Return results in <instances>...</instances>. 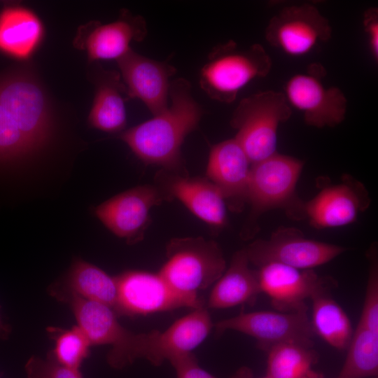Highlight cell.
<instances>
[{
    "mask_svg": "<svg viewBox=\"0 0 378 378\" xmlns=\"http://www.w3.org/2000/svg\"><path fill=\"white\" fill-rule=\"evenodd\" d=\"M51 116L41 85L20 69L0 74V164L15 162L48 141Z\"/></svg>",
    "mask_w": 378,
    "mask_h": 378,
    "instance_id": "obj_1",
    "label": "cell"
},
{
    "mask_svg": "<svg viewBox=\"0 0 378 378\" xmlns=\"http://www.w3.org/2000/svg\"><path fill=\"white\" fill-rule=\"evenodd\" d=\"M168 107L153 118L125 130L118 138L146 164L187 174L181 157L186 137L198 126L204 111L192 94L188 80H172Z\"/></svg>",
    "mask_w": 378,
    "mask_h": 378,
    "instance_id": "obj_2",
    "label": "cell"
},
{
    "mask_svg": "<svg viewBox=\"0 0 378 378\" xmlns=\"http://www.w3.org/2000/svg\"><path fill=\"white\" fill-rule=\"evenodd\" d=\"M303 166L301 160L277 152L251 164L246 200L251 212L244 237H253L258 218L272 209H282L292 218H304V202L295 192Z\"/></svg>",
    "mask_w": 378,
    "mask_h": 378,
    "instance_id": "obj_3",
    "label": "cell"
},
{
    "mask_svg": "<svg viewBox=\"0 0 378 378\" xmlns=\"http://www.w3.org/2000/svg\"><path fill=\"white\" fill-rule=\"evenodd\" d=\"M272 62L258 43L239 47L234 41L215 46L200 73V85L211 99L233 102L239 92L254 79L266 76Z\"/></svg>",
    "mask_w": 378,
    "mask_h": 378,
    "instance_id": "obj_4",
    "label": "cell"
},
{
    "mask_svg": "<svg viewBox=\"0 0 378 378\" xmlns=\"http://www.w3.org/2000/svg\"><path fill=\"white\" fill-rule=\"evenodd\" d=\"M159 274L180 295L203 304L198 292L221 276L226 262L219 245L202 237L172 239Z\"/></svg>",
    "mask_w": 378,
    "mask_h": 378,
    "instance_id": "obj_5",
    "label": "cell"
},
{
    "mask_svg": "<svg viewBox=\"0 0 378 378\" xmlns=\"http://www.w3.org/2000/svg\"><path fill=\"white\" fill-rule=\"evenodd\" d=\"M292 113L284 93L265 90L242 99L235 108L230 125L251 164L276 153L277 131Z\"/></svg>",
    "mask_w": 378,
    "mask_h": 378,
    "instance_id": "obj_6",
    "label": "cell"
},
{
    "mask_svg": "<svg viewBox=\"0 0 378 378\" xmlns=\"http://www.w3.org/2000/svg\"><path fill=\"white\" fill-rule=\"evenodd\" d=\"M69 303L77 322L91 345H110L106 360L115 369H122L142 358L145 332L135 333L122 326L109 307L74 294L59 298Z\"/></svg>",
    "mask_w": 378,
    "mask_h": 378,
    "instance_id": "obj_7",
    "label": "cell"
},
{
    "mask_svg": "<svg viewBox=\"0 0 378 378\" xmlns=\"http://www.w3.org/2000/svg\"><path fill=\"white\" fill-rule=\"evenodd\" d=\"M326 74L321 64H311L306 72L292 76L282 92L291 108L302 113L307 125L316 128L337 126L347 111L346 97L337 87L324 84Z\"/></svg>",
    "mask_w": 378,
    "mask_h": 378,
    "instance_id": "obj_8",
    "label": "cell"
},
{
    "mask_svg": "<svg viewBox=\"0 0 378 378\" xmlns=\"http://www.w3.org/2000/svg\"><path fill=\"white\" fill-rule=\"evenodd\" d=\"M244 249L249 262L258 267L279 263L300 270H314L346 251L340 245L307 239L293 227H279L268 239H258Z\"/></svg>",
    "mask_w": 378,
    "mask_h": 378,
    "instance_id": "obj_9",
    "label": "cell"
},
{
    "mask_svg": "<svg viewBox=\"0 0 378 378\" xmlns=\"http://www.w3.org/2000/svg\"><path fill=\"white\" fill-rule=\"evenodd\" d=\"M307 312L308 309L241 313L220 320L214 326L218 333L234 330L255 338L258 347L265 352L281 343H294L312 348L315 334Z\"/></svg>",
    "mask_w": 378,
    "mask_h": 378,
    "instance_id": "obj_10",
    "label": "cell"
},
{
    "mask_svg": "<svg viewBox=\"0 0 378 378\" xmlns=\"http://www.w3.org/2000/svg\"><path fill=\"white\" fill-rule=\"evenodd\" d=\"M331 35L329 20L310 4L283 8L270 18L265 29L267 43L290 57L309 54Z\"/></svg>",
    "mask_w": 378,
    "mask_h": 378,
    "instance_id": "obj_11",
    "label": "cell"
},
{
    "mask_svg": "<svg viewBox=\"0 0 378 378\" xmlns=\"http://www.w3.org/2000/svg\"><path fill=\"white\" fill-rule=\"evenodd\" d=\"M115 277L118 298L114 312L117 316H145L203 306L175 291L159 272L127 270Z\"/></svg>",
    "mask_w": 378,
    "mask_h": 378,
    "instance_id": "obj_12",
    "label": "cell"
},
{
    "mask_svg": "<svg viewBox=\"0 0 378 378\" xmlns=\"http://www.w3.org/2000/svg\"><path fill=\"white\" fill-rule=\"evenodd\" d=\"M169 200L155 185H142L112 197L94 207V213L115 235L134 244L144 239L151 209Z\"/></svg>",
    "mask_w": 378,
    "mask_h": 378,
    "instance_id": "obj_13",
    "label": "cell"
},
{
    "mask_svg": "<svg viewBox=\"0 0 378 378\" xmlns=\"http://www.w3.org/2000/svg\"><path fill=\"white\" fill-rule=\"evenodd\" d=\"M261 293L279 312L308 309L305 303L316 293L330 289L335 283L314 270H300L279 263H268L257 270Z\"/></svg>",
    "mask_w": 378,
    "mask_h": 378,
    "instance_id": "obj_14",
    "label": "cell"
},
{
    "mask_svg": "<svg viewBox=\"0 0 378 378\" xmlns=\"http://www.w3.org/2000/svg\"><path fill=\"white\" fill-rule=\"evenodd\" d=\"M370 204L369 192L355 178L345 174L304 204V218L317 229L338 227L355 222Z\"/></svg>",
    "mask_w": 378,
    "mask_h": 378,
    "instance_id": "obj_15",
    "label": "cell"
},
{
    "mask_svg": "<svg viewBox=\"0 0 378 378\" xmlns=\"http://www.w3.org/2000/svg\"><path fill=\"white\" fill-rule=\"evenodd\" d=\"M117 63L128 98L141 100L153 115L168 107L170 78L176 72L174 66L143 56L132 48Z\"/></svg>",
    "mask_w": 378,
    "mask_h": 378,
    "instance_id": "obj_16",
    "label": "cell"
},
{
    "mask_svg": "<svg viewBox=\"0 0 378 378\" xmlns=\"http://www.w3.org/2000/svg\"><path fill=\"white\" fill-rule=\"evenodd\" d=\"M158 186L170 200H179L196 217L216 230L227 224L226 201L207 178L190 177L164 169L155 177Z\"/></svg>",
    "mask_w": 378,
    "mask_h": 378,
    "instance_id": "obj_17",
    "label": "cell"
},
{
    "mask_svg": "<svg viewBox=\"0 0 378 378\" xmlns=\"http://www.w3.org/2000/svg\"><path fill=\"white\" fill-rule=\"evenodd\" d=\"M146 34L144 18L122 9L114 22L102 24L92 21L83 27L74 43L76 47L86 50L89 62L117 61L131 49L132 42L143 41Z\"/></svg>",
    "mask_w": 378,
    "mask_h": 378,
    "instance_id": "obj_18",
    "label": "cell"
},
{
    "mask_svg": "<svg viewBox=\"0 0 378 378\" xmlns=\"http://www.w3.org/2000/svg\"><path fill=\"white\" fill-rule=\"evenodd\" d=\"M213 327L208 310L202 307L176 320L164 331L148 332L145 359L154 365L191 354L207 337Z\"/></svg>",
    "mask_w": 378,
    "mask_h": 378,
    "instance_id": "obj_19",
    "label": "cell"
},
{
    "mask_svg": "<svg viewBox=\"0 0 378 378\" xmlns=\"http://www.w3.org/2000/svg\"><path fill=\"white\" fill-rule=\"evenodd\" d=\"M251 167L247 155L234 138L210 149L206 178L220 190L233 210H240L246 202Z\"/></svg>",
    "mask_w": 378,
    "mask_h": 378,
    "instance_id": "obj_20",
    "label": "cell"
},
{
    "mask_svg": "<svg viewBox=\"0 0 378 378\" xmlns=\"http://www.w3.org/2000/svg\"><path fill=\"white\" fill-rule=\"evenodd\" d=\"M44 27L37 15L19 4L0 10V53L18 61L29 59L41 45Z\"/></svg>",
    "mask_w": 378,
    "mask_h": 378,
    "instance_id": "obj_21",
    "label": "cell"
},
{
    "mask_svg": "<svg viewBox=\"0 0 378 378\" xmlns=\"http://www.w3.org/2000/svg\"><path fill=\"white\" fill-rule=\"evenodd\" d=\"M245 249L236 251L229 267L216 281L208 300L213 309L253 304L261 293L257 270L249 266Z\"/></svg>",
    "mask_w": 378,
    "mask_h": 378,
    "instance_id": "obj_22",
    "label": "cell"
},
{
    "mask_svg": "<svg viewBox=\"0 0 378 378\" xmlns=\"http://www.w3.org/2000/svg\"><path fill=\"white\" fill-rule=\"evenodd\" d=\"M95 95L88 122L90 127L108 133H121L127 124L122 94L125 87L119 72L99 69L94 77Z\"/></svg>",
    "mask_w": 378,
    "mask_h": 378,
    "instance_id": "obj_23",
    "label": "cell"
},
{
    "mask_svg": "<svg viewBox=\"0 0 378 378\" xmlns=\"http://www.w3.org/2000/svg\"><path fill=\"white\" fill-rule=\"evenodd\" d=\"M65 293L55 296L74 294L85 300L99 302L115 310L118 287L115 276L81 259L75 260L66 276Z\"/></svg>",
    "mask_w": 378,
    "mask_h": 378,
    "instance_id": "obj_24",
    "label": "cell"
},
{
    "mask_svg": "<svg viewBox=\"0 0 378 378\" xmlns=\"http://www.w3.org/2000/svg\"><path fill=\"white\" fill-rule=\"evenodd\" d=\"M329 292L330 289L324 290L311 298L312 328L315 335L330 346L338 350H346L354 330L349 317Z\"/></svg>",
    "mask_w": 378,
    "mask_h": 378,
    "instance_id": "obj_25",
    "label": "cell"
},
{
    "mask_svg": "<svg viewBox=\"0 0 378 378\" xmlns=\"http://www.w3.org/2000/svg\"><path fill=\"white\" fill-rule=\"evenodd\" d=\"M266 352V375L271 378H323L313 369L318 361V354L312 348L281 343Z\"/></svg>",
    "mask_w": 378,
    "mask_h": 378,
    "instance_id": "obj_26",
    "label": "cell"
},
{
    "mask_svg": "<svg viewBox=\"0 0 378 378\" xmlns=\"http://www.w3.org/2000/svg\"><path fill=\"white\" fill-rule=\"evenodd\" d=\"M337 378H367L378 374V333L357 324Z\"/></svg>",
    "mask_w": 378,
    "mask_h": 378,
    "instance_id": "obj_27",
    "label": "cell"
},
{
    "mask_svg": "<svg viewBox=\"0 0 378 378\" xmlns=\"http://www.w3.org/2000/svg\"><path fill=\"white\" fill-rule=\"evenodd\" d=\"M48 332L55 340V348L48 356L62 365L79 370L89 356L92 346L84 332L78 326L71 329L52 327Z\"/></svg>",
    "mask_w": 378,
    "mask_h": 378,
    "instance_id": "obj_28",
    "label": "cell"
},
{
    "mask_svg": "<svg viewBox=\"0 0 378 378\" xmlns=\"http://www.w3.org/2000/svg\"><path fill=\"white\" fill-rule=\"evenodd\" d=\"M369 273L364 302L358 323L378 333V260L375 244L368 251Z\"/></svg>",
    "mask_w": 378,
    "mask_h": 378,
    "instance_id": "obj_29",
    "label": "cell"
},
{
    "mask_svg": "<svg viewBox=\"0 0 378 378\" xmlns=\"http://www.w3.org/2000/svg\"><path fill=\"white\" fill-rule=\"evenodd\" d=\"M25 370L27 377L31 378H83L79 370L62 365L49 356L46 360L31 357Z\"/></svg>",
    "mask_w": 378,
    "mask_h": 378,
    "instance_id": "obj_30",
    "label": "cell"
},
{
    "mask_svg": "<svg viewBox=\"0 0 378 378\" xmlns=\"http://www.w3.org/2000/svg\"><path fill=\"white\" fill-rule=\"evenodd\" d=\"M169 363L176 370V378H216L199 365L192 353L173 358Z\"/></svg>",
    "mask_w": 378,
    "mask_h": 378,
    "instance_id": "obj_31",
    "label": "cell"
},
{
    "mask_svg": "<svg viewBox=\"0 0 378 378\" xmlns=\"http://www.w3.org/2000/svg\"><path fill=\"white\" fill-rule=\"evenodd\" d=\"M363 25L372 57L378 59V10L369 8L363 13Z\"/></svg>",
    "mask_w": 378,
    "mask_h": 378,
    "instance_id": "obj_32",
    "label": "cell"
},
{
    "mask_svg": "<svg viewBox=\"0 0 378 378\" xmlns=\"http://www.w3.org/2000/svg\"><path fill=\"white\" fill-rule=\"evenodd\" d=\"M232 378H254L253 376V373L251 370V369L243 367L240 369H239L236 373L232 376ZM259 378H271L270 377L266 375L262 377Z\"/></svg>",
    "mask_w": 378,
    "mask_h": 378,
    "instance_id": "obj_33",
    "label": "cell"
},
{
    "mask_svg": "<svg viewBox=\"0 0 378 378\" xmlns=\"http://www.w3.org/2000/svg\"><path fill=\"white\" fill-rule=\"evenodd\" d=\"M11 332V328L9 325L3 322L0 316V339L7 340Z\"/></svg>",
    "mask_w": 378,
    "mask_h": 378,
    "instance_id": "obj_34",
    "label": "cell"
},
{
    "mask_svg": "<svg viewBox=\"0 0 378 378\" xmlns=\"http://www.w3.org/2000/svg\"><path fill=\"white\" fill-rule=\"evenodd\" d=\"M27 378H31V377H27Z\"/></svg>",
    "mask_w": 378,
    "mask_h": 378,
    "instance_id": "obj_35",
    "label": "cell"
},
{
    "mask_svg": "<svg viewBox=\"0 0 378 378\" xmlns=\"http://www.w3.org/2000/svg\"><path fill=\"white\" fill-rule=\"evenodd\" d=\"M0 378H1V377H0Z\"/></svg>",
    "mask_w": 378,
    "mask_h": 378,
    "instance_id": "obj_36",
    "label": "cell"
}]
</instances>
